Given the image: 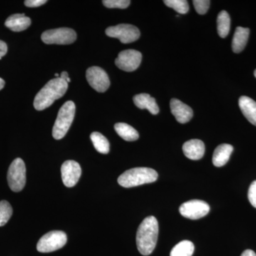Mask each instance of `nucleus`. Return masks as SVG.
Returning a JSON list of instances; mask_svg holds the SVG:
<instances>
[{
    "mask_svg": "<svg viewBox=\"0 0 256 256\" xmlns=\"http://www.w3.org/2000/svg\"><path fill=\"white\" fill-rule=\"evenodd\" d=\"M159 234V225L156 217H146L138 229L136 244L138 250L143 256L150 255L156 248Z\"/></svg>",
    "mask_w": 256,
    "mask_h": 256,
    "instance_id": "obj_1",
    "label": "nucleus"
},
{
    "mask_svg": "<svg viewBox=\"0 0 256 256\" xmlns=\"http://www.w3.org/2000/svg\"><path fill=\"white\" fill-rule=\"evenodd\" d=\"M68 87V82L60 78L50 80L36 94L34 101L35 109L43 110L50 107L55 100L63 97Z\"/></svg>",
    "mask_w": 256,
    "mask_h": 256,
    "instance_id": "obj_2",
    "label": "nucleus"
},
{
    "mask_svg": "<svg viewBox=\"0 0 256 256\" xmlns=\"http://www.w3.org/2000/svg\"><path fill=\"white\" fill-rule=\"evenodd\" d=\"M158 178V174L156 170L148 168H136L122 173L118 178V182L124 188H131L154 182Z\"/></svg>",
    "mask_w": 256,
    "mask_h": 256,
    "instance_id": "obj_3",
    "label": "nucleus"
},
{
    "mask_svg": "<svg viewBox=\"0 0 256 256\" xmlns=\"http://www.w3.org/2000/svg\"><path fill=\"white\" fill-rule=\"evenodd\" d=\"M75 111L76 106L73 101H67L60 108L52 130L54 139H62L68 132L74 121Z\"/></svg>",
    "mask_w": 256,
    "mask_h": 256,
    "instance_id": "obj_4",
    "label": "nucleus"
},
{
    "mask_svg": "<svg viewBox=\"0 0 256 256\" xmlns=\"http://www.w3.org/2000/svg\"><path fill=\"white\" fill-rule=\"evenodd\" d=\"M26 166L21 158H16L10 164L8 172L10 188L14 192H21L26 184Z\"/></svg>",
    "mask_w": 256,
    "mask_h": 256,
    "instance_id": "obj_5",
    "label": "nucleus"
},
{
    "mask_svg": "<svg viewBox=\"0 0 256 256\" xmlns=\"http://www.w3.org/2000/svg\"><path fill=\"white\" fill-rule=\"evenodd\" d=\"M66 242V234L62 230H52L40 238L37 244V250L40 252H55L64 247Z\"/></svg>",
    "mask_w": 256,
    "mask_h": 256,
    "instance_id": "obj_6",
    "label": "nucleus"
},
{
    "mask_svg": "<svg viewBox=\"0 0 256 256\" xmlns=\"http://www.w3.org/2000/svg\"><path fill=\"white\" fill-rule=\"evenodd\" d=\"M76 33L70 28L47 30L42 35V40L46 44L66 45L76 40Z\"/></svg>",
    "mask_w": 256,
    "mask_h": 256,
    "instance_id": "obj_7",
    "label": "nucleus"
},
{
    "mask_svg": "<svg viewBox=\"0 0 256 256\" xmlns=\"http://www.w3.org/2000/svg\"><path fill=\"white\" fill-rule=\"evenodd\" d=\"M106 34L112 38H118L122 44L132 43L137 41L140 36V32L138 28L126 24L110 26L106 28Z\"/></svg>",
    "mask_w": 256,
    "mask_h": 256,
    "instance_id": "obj_8",
    "label": "nucleus"
},
{
    "mask_svg": "<svg viewBox=\"0 0 256 256\" xmlns=\"http://www.w3.org/2000/svg\"><path fill=\"white\" fill-rule=\"evenodd\" d=\"M210 210V205L206 202L198 200L185 202L180 207L181 215L192 220L203 218L208 214Z\"/></svg>",
    "mask_w": 256,
    "mask_h": 256,
    "instance_id": "obj_9",
    "label": "nucleus"
},
{
    "mask_svg": "<svg viewBox=\"0 0 256 256\" xmlns=\"http://www.w3.org/2000/svg\"><path fill=\"white\" fill-rule=\"evenodd\" d=\"M142 57V54L138 50H124L119 54L118 56L114 60V64L121 70L132 72L140 66Z\"/></svg>",
    "mask_w": 256,
    "mask_h": 256,
    "instance_id": "obj_10",
    "label": "nucleus"
},
{
    "mask_svg": "<svg viewBox=\"0 0 256 256\" xmlns=\"http://www.w3.org/2000/svg\"><path fill=\"white\" fill-rule=\"evenodd\" d=\"M86 79L89 85L98 92H105L110 86L108 76L100 67L92 66L88 69Z\"/></svg>",
    "mask_w": 256,
    "mask_h": 256,
    "instance_id": "obj_11",
    "label": "nucleus"
},
{
    "mask_svg": "<svg viewBox=\"0 0 256 256\" xmlns=\"http://www.w3.org/2000/svg\"><path fill=\"white\" fill-rule=\"evenodd\" d=\"M62 178L64 185L67 188H73L78 183L82 175L80 164L74 160H67L62 164Z\"/></svg>",
    "mask_w": 256,
    "mask_h": 256,
    "instance_id": "obj_12",
    "label": "nucleus"
},
{
    "mask_svg": "<svg viewBox=\"0 0 256 256\" xmlns=\"http://www.w3.org/2000/svg\"><path fill=\"white\" fill-rule=\"evenodd\" d=\"M170 108L172 114L180 124H186L193 117V110L191 108L178 99H172Z\"/></svg>",
    "mask_w": 256,
    "mask_h": 256,
    "instance_id": "obj_13",
    "label": "nucleus"
},
{
    "mask_svg": "<svg viewBox=\"0 0 256 256\" xmlns=\"http://www.w3.org/2000/svg\"><path fill=\"white\" fill-rule=\"evenodd\" d=\"M184 154L192 160H198L202 159L204 156V143L200 140H191L184 144L182 146Z\"/></svg>",
    "mask_w": 256,
    "mask_h": 256,
    "instance_id": "obj_14",
    "label": "nucleus"
},
{
    "mask_svg": "<svg viewBox=\"0 0 256 256\" xmlns=\"http://www.w3.org/2000/svg\"><path fill=\"white\" fill-rule=\"evenodd\" d=\"M31 18L24 14H15L9 16L5 22V26L13 32H22L30 28Z\"/></svg>",
    "mask_w": 256,
    "mask_h": 256,
    "instance_id": "obj_15",
    "label": "nucleus"
},
{
    "mask_svg": "<svg viewBox=\"0 0 256 256\" xmlns=\"http://www.w3.org/2000/svg\"><path fill=\"white\" fill-rule=\"evenodd\" d=\"M239 107L244 116L250 124L256 126V102L247 96H242L238 100Z\"/></svg>",
    "mask_w": 256,
    "mask_h": 256,
    "instance_id": "obj_16",
    "label": "nucleus"
},
{
    "mask_svg": "<svg viewBox=\"0 0 256 256\" xmlns=\"http://www.w3.org/2000/svg\"><path fill=\"white\" fill-rule=\"evenodd\" d=\"M134 105L140 109H146L152 114H156L159 112L160 109L156 104V99L151 97L149 94H138L133 98Z\"/></svg>",
    "mask_w": 256,
    "mask_h": 256,
    "instance_id": "obj_17",
    "label": "nucleus"
},
{
    "mask_svg": "<svg viewBox=\"0 0 256 256\" xmlns=\"http://www.w3.org/2000/svg\"><path fill=\"white\" fill-rule=\"evenodd\" d=\"M233 150V146L230 144H222L217 146L214 152L212 159L214 165L217 168H220L226 164Z\"/></svg>",
    "mask_w": 256,
    "mask_h": 256,
    "instance_id": "obj_18",
    "label": "nucleus"
},
{
    "mask_svg": "<svg viewBox=\"0 0 256 256\" xmlns=\"http://www.w3.org/2000/svg\"><path fill=\"white\" fill-rule=\"evenodd\" d=\"M250 30L238 26L236 30L232 41V50L234 53L238 54L244 50L248 40Z\"/></svg>",
    "mask_w": 256,
    "mask_h": 256,
    "instance_id": "obj_19",
    "label": "nucleus"
},
{
    "mask_svg": "<svg viewBox=\"0 0 256 256\" xmlns=\"http://www.w3.org/2000/svg\"><path fill=\"white\" fill-rule=\"evenodd\" d=\"M114 130L118 134L126 141H136L139 138V133L132 126L124 122L114 124Z\"/></svg>",
    "mask_w": 256,
    "mask_h": 256,
    "instance_id": "obj_20",
    "label": "nucleus"
},
{
    "mask_svg": "<svg viewBox=\"0 0 256 256\" xmlns=\"http://www.w3.org/2000/svg\"><path fill=\"white\" fill-rule=\"evenodd\" d=\"M90 140L94 144V148L98 152L108 154L110 151V144L108 140L101 133L98 132L92 133Z\"/></svg>",
    "mask_w": 256,
    "mask_h": 256,
    "instance_id": "obj_21",
    "label": "nucleus"
},
{
    "mask_svg": "<svg viewBox=\"0 0 256 256\" xmlns=\"http://www.w3.org/2000/svg\"><path fill=\"white\" fill-rule=\"evenodd\" d=\"M230 28V18L228 12L222 11L217 18V31L222 38H225L228 34Z\"/></svg>",
    "mask_w": 256,
    "mask_h": 256,
    "instance_id": "obj_22",
    "label": "nucleus"
},
{
    "mask_svg": "<svg viewBox=\"0 0 256 256\" xmlns=\"http://www.w3.org/2000/svg\"><path fill=\"white\" fill-rule=\"evenodd\" d=\"M194 245L190 240H182L176 244L170 252V256H192Z\"/></svg>",
    "mask_w": 256,
    "mask_h": 256,
    "instance_id": "obj_23",
    "label": "nucleus"
},
{
    "mask_svg": "<svg viewBox=\"0 0 256 256\" xmlns=\"http://www.w3.org/2000/svg\"><path fill=\"white\" fill-rule=\"evenodd\" d=\"M13 210L8 201L0 202V226H3L8 223L12 216Z\"/></svg>",
    "mask_w": 256,
    "mask_h": 256,
    "instance_id": "obj_24",
    "label": "nucleus"
},
{
    "mask_svg": "<svg viewBox=\"0 0 256 256\" xmlns=\"http://www.w3.org/2000/svg\"><path fill=\"white\" fill-rule=\"evenodd\" d=\"M164 3L180 14H186L190 10L188 2L186 0H165Z\"/></svg>",
    "mask_w": 256,
    "mask_h": 256,
    "instance_id": "obj_25",
    "label": "nucleus"
},
{
    "mask_svg": "<svg viewBox=\"0 0 256 256\" xmlns=\"http://www.w3.org/2000/svg\"><path fill=\"white\" fill-rule=\"evenodd\" d=\"M102 4L108 8L126 9L130 4L129 0H104Z\"/></svg>",
    "mask_w": 256,
    "mask_h": 256,
    "instance_id": "obj_26",
    "label": "nucleus"
},
{
    "mask_svg": "<svg viewBox=\"0 0 256 256\" xmlns=\"http://www.w3.org/2000/svg\"><path fill=\"white\" fill-rule=\"evenodd\" d=\"M210 2L208 0H194L193 4L194 5L196 12L200 14H205L210 8Z\"/></svg>",
    "mask_w": 256,
    "mask_h": 256,
    "instance_id": "obj_27",
    "label": "nucleus"
},
{
    "mask_svg": "<svg viewBox=\"0 0 256 256\" xmlns=\"http://www.w3.org/2000/svg\"><path fill=\"white\" fill-rule=\"evenodd\" d=\"M249 202L252 206L256 208V180L252 182L249 188L248 193Z\"/></svg>",
    "mask_w": 256,
    "mask_h": 256,
    "instance_id": "obj_28",
    "label": "nucleus"
},
{
    "mask_svg": "<svg viewBox=\"0 0 256 256\" xmlns=\"http://www.w3.org/2000/svg\"><path fill=\"white\" fill-rule=\"evenodd\" d=\"M46 2V0H26L24 2V4L28 8H38Z\"/></svg>",
    "mask_w": 256,
    "mask_h": 256,
    "instance_id": "obj_29",
    "label": "nucleus"
},
{
    "mask_svg": "<svg viewBox=\"0 0 256 256\" xmlns=\"http://www.w3.org/2000/svg\"><path fill=\"white\" fill-rule=\"evenodd\" d=\"M6 52H8V46L6 43L0 40V60L6 55Z\"/></svg>",
    "mask_w": 256,
    "mask_h": 256,
    "instance_id": "obj_30",
    "label": "nucleus"
},
{
    "mask_svg": "<svg viewBox=\"0 0 256 256\" xmlns=\"http://www.w3.org/2000/svg\"><path fill=\"white\" fill-rule=\"evenodd\" d=\"M60 78H62V80H65V82H68V84L70 82V79L68 77V74L66 72H62V73L60 74Z\"/></svg>",
    "mask_w": 256,
    "mask_h": 256,
    "instance_id": "obj_31",
    "label": "nucleus"
},
{
    "mask_svg": "<svg viewBox=\"0 0 256 256\" xmlns=\"http://www.w3.org/2000/svg\"><path fill=\"white\" fill-rule=\"evenodd\" d=\"M240 256H256V252L252 250H246L245 252H242Z\"/></svg>",
    "mask_w": 256,
    "mask_h": 256,
    "instance_id": "obj_32",
    "label": "nucleus"
},
{
    "mask_svg": "<svg viewBox=\"0 0 256 256\" xmlns=\"http://www.w3.org/2000/svg\"><path fill=\"white\" fill-rule=\"evenodd\" d=\"M5 86V82L2 78H0V90L4 88Z\"/></svg>",
    "mask_w": 256,
    "mask_h": 256,
    "instance_id": "obj_33",
    "label": "nucleus"
},
{
    "mask_svg": "<svg viewBox=\"0 0 256 256\" xmlns=\"http://www.w3.org/2000/svg\"><path fill=\"white\" fill-rule=\"evenodd\" d=\"M254 76H255V77L256 78V69L255 70V72H254Z\"/></svg>",
    "mask_w": 256,
    "mask_h": 256,
    "instance_id": "obj_34",
    "label": "nucleus"
}]
</instances>
